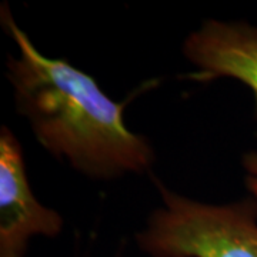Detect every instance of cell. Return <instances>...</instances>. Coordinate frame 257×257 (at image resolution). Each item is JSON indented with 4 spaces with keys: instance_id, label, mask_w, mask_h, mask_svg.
Returning a JSON list of instances; mask_svg holds the SVG:
<instances>
[{
    "instance_id": "obj_1",
    "label": "cell",
    "mask_w": 257,
    "mask_h": 257,
    "mask_svg": "<svg viewBox=\"0 0 257 257\" xmlns=\"http://www.w3.org/2000/svg\"><path fill=\"white\" fill-rule=\"evenodd\" d=\"M2 22L20 50L19 59L9 56L8 62L16 110L49 153L93 179L139 173L152 165L149 142L124 124L126 103L111 100L92 76L67 60L42 55L6 6Z\"/></svg>"
},
{
    "instance_id": "obj_2",
    "label": "cell",
    "mask_w": 257,
    "mask_h": 257,
    "mask_svg": "<svg viewBox=\"0 0 257 257\" xmlns=\"http://www.w3.org/2000/svg\"><path fill=\"white\" fill-rule=\"evenodd\" d=\"M159 189L163 207L140 231L139 247L150 257H257V202L227 206L194 202Z\"/></svg>"
},
{
    "instance_id": "obj_3",
    "label": "cell",
    "mask_w": 257,
    "mask_h": 257,
    "mask_svg": "<svg viewBox=\"0 0 257 257\" xmlns=\"http://www.w3.org/2000/svg\"><path fill=\"white\" fill-rule=\"evenodd\" d=\"M63 227L57 211L37 202L23 152L9 127L0 132V257H25L35 236L55 237Z\"/></svg>"
},
{
    "instance_id": "obj_4",
    "label": "cell",
    "mask_w": 257,
    "mask_h": 257,
    "mask_svg": "<svg viewBox=\"0 0 257 257\" xmlns=\"http://www.w3.org/2000/svg\"><path fill=\"white\" fill-rule=\"evenodd\" d=\"M183 52L199 69V80H240L251 89L257 109V28L207 20L186 39Z\"/></svg>"
},
{
    "instance_id": "obj_5",
    "label": "cell",
    "mask_w": 257,
    "mask_h": 257,
    "mask_svg": "<svg viewBox=\"0 0 257 257\" xmlns=\"http://www.w3.org/2000/svg\"><path fill=\"white\" fill-rule=\"evenodd\" d=\"M243 166L246 170V186L257 197V153L244 155Z\"/></svg>"
}]
</instances>
